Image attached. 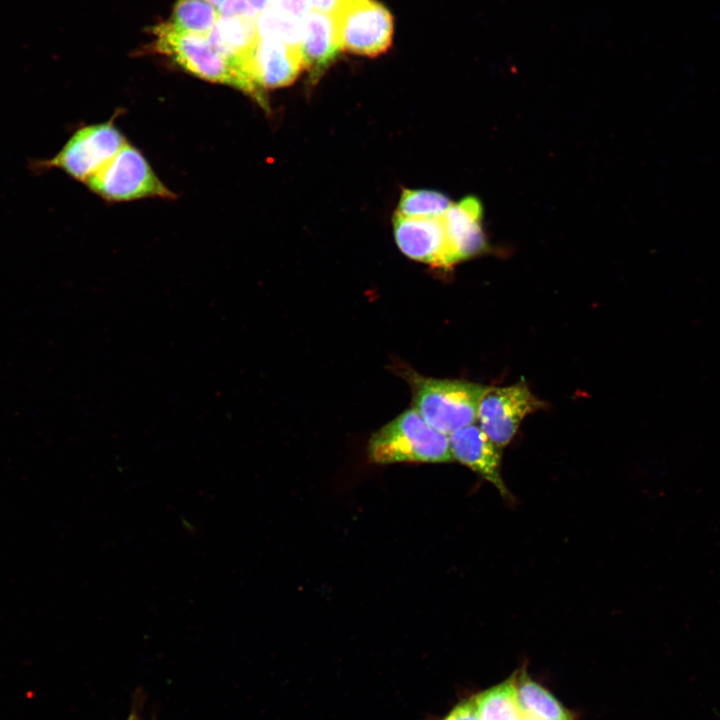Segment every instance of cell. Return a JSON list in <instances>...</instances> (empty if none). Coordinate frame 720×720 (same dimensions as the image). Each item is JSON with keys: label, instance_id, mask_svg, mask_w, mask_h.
Wrapping results in <instances>:
<instances>
[{"label": "cell", "instance_id": "11", "mask_svg": "<svg viewBox=\"0 0 720 720\" xmlns=\"http://www.w3.org/2000/svg\"><path fill=\"white\" fill-rule=\"evenodd\" d=\"M481 219V203L473 196L452 203L442 216L452 265L487 249Z\"/></svg>", "mask_w": 720, "mask_h": 720}, {"label": "cell", "instance_id": "6", "mask_svg": "<svg viewBox=\"0 0 720 720\" xmlns=\"http://www.w3.org/2000/svg\"><path fill=\"white\" fill-rule=\"evenodd\" d=\"M127 143L112 121L88 125L78 129L46 165L85 183Z\"/></svg>", "mask_w": 720, "mask_h": 720}, {"label": "cell", "instance_id": "16", "mask_svg": "<svg viewBox=\"0 0 720 720\" xmlns=\"http://www.w3.org/2000/svg\"><path fill=\"white\" fill-rule=\"evenodd\" d=\"M219 18L218 10L205 0H177L170 22L180 30L207 37Z\"/></svg>", "mask_w": 720, "mask_h": 720}, {"label": "cell", "instance_id": "1", "mask_svg": "<svg viewBox=\"0 0 720 720\" xmlns=\"http://www.w3.org/2000/svg\"><path fill=\"white\" fill-rule=\"evenodd\" d=\"M154 48L192 75L236 88L264 104L263 92L234 61L215 50L207 37L175 27L171 22L153 28Z\"/></svg>", "mask_w": 720, "mask_h": 720}, {"label": "cell", "instance_id": "2", "mask_svg": "<svg viewBox=\"0 0 720 720\" xmlns=\"http://www.w3.org/2000/svg\"><path fill=\"white\" fill-rule=\"evenodd\" d=\"M413 408L434 429L446 435L477 422L480 400L487 385L456 379L425 377L407 370Z\"/></svg>", "mask_w": 720, "mask_h": 720}, {"label": "cell", "instance_id": "13", "mask_svg": "<svg viewBox=\"0 0 720 720\" xmlns=\"http://www.w3.org/2000/svg\"><path fill=\"white\" fill-rule=\"evenodd\" d=\"M255 21L243 16L220 17L207 36L212 47L238 64L246 75L245 59L257 38Z\"/></svg>", "mask_w": 720, "mask_h": 720}, {"label": "cell", "instance_id": "21", "mask_svg": "<svg viewBox=\"0 0 720 720\" xmlns=\"http://www.w3.org/2000/svg\"><path fill=\"white\" fill-rule=\"evenodd\" d=\"M240 16L256 19L270 5L272 0H239Z\"/></svg>", "mask_w": 720, "mask_h": 720}, {"label": "cell", "instance_id": "19", "mask_svg": "<svg viewBox=\"0 0 720 720\" xmlns=\"http://www.w3.org/2000/svg\"><path fill=\"white\" fill-rule=\"evenodd\" d=\"M271 5L301 21L312 11L310 0H272Z\"/></svg>", "mask_w": 720, "mask_h": 720}, {"label": "cell", "instance_id": "4", "mask_svg": "<svg viewBox=\"0 0 720 720\" xmlns=\"http://www.w3.org/2000/svg\"><path fill=\"white\" fill-rule=\"evenodd\" d=\"M85 184L95 194L113 202L175 198V194L159 179L143 154L129 143Z\"/></svg>", "mask_w": 720, "mask_h": 720}, {"label": "cell", "instance_id": "18", "mask_svg": "<svg viewBox=\"0 0 720 720\" xmlns=\"http://www.w3.org/2000/svg\"><path fill=\"white\" fill-rule=\"evenodd\" d=\"M450 199L426 189H407L401 194L396 214L412 218H439L450 208Z\"/></svg>", "mask_w": 720, "mask_h": 720}, {"label": "cell", "instance_id": "10", "mask_svg": "<svg viewBox=\"0 0 720 720\" xmlns=\"http://www.w3.org/2000/svg\"><path fill=\"white\" fill-rule=\"evenodd\" d=\"M453 458L490 482L505 500L512 501L501 475L502 449L476 423L449 435Z\"/></svg>", "mask_w": 720, "mask_h": 720}, {"label": "cell", "instance_id": "20", "mask_svg": "<svg viewBox=\"0 0 720 720\" xmlns=\"http://www.w3.org/2000/svg\"><path fill=\"white\" fill-rule=\"evenodd\" d=\"M442 720H480V718L471 699L456 705Z\"/></svg>", "mask_w": 720, "mask_h": 720}, {"label": "cell", "instance_id": "9", "mask_svg": "<svg viewBox=\"0 0 720 720\" xmlns=\"http://www.w3.org/2000/svg\"><path fill=\"white\" fill-rule=\"evenodd\" d=\"M395 241L403 254L438 268L452 266L442 217L412 218L395 214Z\"/></svg>", "mask_w": 720, "mask_h": 720}, {"label": "cell", "instance_id": "14", "mask_svg": "<svg viewBox=\"0 0 720 720\" xmlns=\"http://www.w3.org/2000/svg\"><path fill=\"white\" fill-rule=\"evenodd\" d=\"M517 697L525 719L572 720L570 713L525 670L517 673Z\"/></svg>", "mask_w": 720, "mask_h": 720}, {"label": "cell", "instance_id": "7", "mask_svg": "<svg viewBox=\"0 0 720 720\" xmlns=\"http://www.w3.org/2000/svg\"><path fill=\"white\" fill-rule=\"evenodd\" d=\"M544 407L521 381L509 386H488L478 407V426L488 438L503 449L516 435L522 420Z\"/></svg>", "mask_w": 720, "mask_h": 720}, {"label": "cell", "instance_id": "8", "mask_svg": "<svg viewBox=\"0 0 720 720\" xmlns=\"http://www.w3.org/2000/svg\"><path fill=\"white\" fill-rule=\"evenodd\" d=\"M303 69L299 48L258 36L245 59L247 75L261 90L287 86Z\"/></svg>", "mask_w": 720, "mask_h": 720}, {"label": "cell", "instance_id": "15", "mask_svg": "<svg viewBox=\"0 0 720 720\" xmlns=\"http://www.w3.org/2000/svg\"><path fill=\"white\" fill-rule=\"evenodd\" d=\"M517 673L473 699L480 720H525L517 697Z\"/></svg>", "mask_w": 720, "mask_h": 720}, {"label": "cell", "instance_id": "3", "mask_svg": "<svg viewBox=\"0 0 720 720\" xmlns=\"http://www.w3.org/2000/svg\"><path fill=\"white\" fill-rule=\"evenodd\" d=\"M368 457L377 464L454 460L449 436L430 426L414 408L404 411L370 437Z\"/></svg>", "mask_w": 720, "mask_h": 720}, {"label": "cell", "instance_id": "17", "mask_svg": "<svg viewBox=\"0 0 720 720\" xmlns=\"http://www.w3.org/2000/svg\"><path fill=\"white\" fill-rule=\"evenodd\" d=\"M304 21L298 20L270 5L255 21L258 37L278 40L299 48Z\"/></svg>", "mask_w": 720, "mask_h": 720}, {"label": "cell", "instance_id": "25", "mask_svg": "<svg viewBox=\"0 0 720 720\" xmlns=\"http://www.w3.org/2000/svg\"><path fill=\"white\" fill-rule=\"evenodd\" d=\"M525 720H530V719H525Z\"/></svg>", "mask_w": 720, "mask_h": 720}, {"label": "cell", "instance_id": "5", "mask_svg": "<svg viewBox=\"0 0 720 720\" xmlns=\"http://www.w3.org/2000/svg\"><path fill=\"white\" fill-rule=\"evenodd\" d=\"M334 19L342 51L377 56L392 43V16L375 0H347Z\"/></svg>", "mask_w": 720, "mask_h": 720}, {"label": "cell", "instance_id": "12", "mask_svg": "<svg viewBox=\"0 0 720 720\" xmlns=\"http://www.w3.org/2000/svg\"><path fill=\"white\" fill-rule=\"evenodd\" d=\"M299 50L304 69L313 75L334 62L342 51L334 16L312 10L304 19Z\"/></svg>", "mask_w": 720, "mask_h": 720}, {"label": "cell", "instance_id": "23", "mask_svg": "<svg viewBox=\"0 0 720 720\" xmlns=\"http://www.w3.org/2000/svg\"><path fill=\"white\" fill-rule=\"evenodd\" d=\"M208 3H210L212 6H214L218 11L220 8L225 5L229 0H205Z\"/></svg>", "mask_w": 720, "mask_h": 720}, {"label": "cell", "instance_id": "22", "mask_svg": "<svg viewBox=\"0 0 720 720\" xmlns=\"http://www.w3.org/2000/svg\"><path fill=\"white\" fill-rule=\"evenodd\" d=\"M347 0H310L312 10L334 16Z\"/></svg>", "mask_w": 720, "mask_h": 720}, {"label": "cell", "instance_id": "24", "mask_svg": "<svg viewBox=\"0 0 720 720\" xmlns=\"http://www.w3.org/2000/svg\"><path fill=\"white\" fill-rule=\"evenodd\" d=\"M127 720H141L135 713H132Z\"/></svg>", "mask_w": 720, "mask_h": 720}]
</instances>
